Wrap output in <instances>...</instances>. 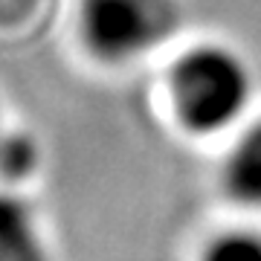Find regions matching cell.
Wrapping results in <instances>:
<instances>
[{
    "mask_svg": "<svg viewBox=\"0 0 261 261\" xmlns=\"http://www.w3.org/2000/svg\"><path fill=\"white\" fill-rule=\"evenodd\" d=\"M250 99V67L224 44L189 47L168 70V102L174 119L195 137H212L235 125Z\"/></svg>",
    "mask_w": 261,
    "mask_h": 261,
    "instance_id": "obj_1",
    "label": "cell"
},
{
    "mask_svg": "<svg viewBox=\"0 0 261 261\" xmlns=\"http://www.w3.org/2000/svg\"><path fill=\"white\" fill-rule=\"evenodd\" d=\"M174 29L171 0H79V38L102 64H125Z\"/></svg>",
    "mask_w": 261,
    "mask_h": 261,
    "instance_id": "obj_2",
    "label": "cell"
},
{
    "mask_svg": "<svg viewBox=\"0 0 261 261\" xmlns=\"http://www.w3.org/2000/svg\"><path fill=\"white\" fill-rule=\"evenodd\" d=\"M221 186L229 200L261 209V119L252 122L226 151L221 166Z\"/></svg>",
    "mask_w": 261,
    "mask_h": 261,
    "instance_id": "obj_3",
    "label": "cell"
},
{
    "mask_svg": "<svg viewBox=\"0 0 261 261\" xmlns=\"http://www.w3.org/2000/svg\"><path fill=\"white\" fill-rule=\"evenodd\" d=\"M41 163L38 142L23 130H0V180L23 183L35 174Z\"/></svg>",
    "mask_w": 261,
    "mask_h": 261,
    "instance_id": "obj_4",
    "label": "cell"
},
{
    "mask_svg": "<svg viewBox=\"0 0 261 261\" xmlns=\"http://www.w3.org/2000/svg\"><path fill=\"white\" fill-rule=\"evenodd\" d=\"M197 261H261V232L247 226L224 229L203 244Z\"/></svg>",
    "mask_w": 261,
    "mask_h": 261,
    "instance_id": "obj_5",
    "label": "cell"
},
{
    "mask_svg": "<svg viewBox=\"0 0 261 261\" xmlns=\"http://www.w3.org/2000/svg\"><path fill=\"white\" fill-rule=\"evenodd\" d=\"M0 130H3V125H0Z\"/></svg>",
    "mask_w": 261,
    "mask_h": 261,
    "instance_id": "obj_6",
    "label": "cell"
}]
</instances>
